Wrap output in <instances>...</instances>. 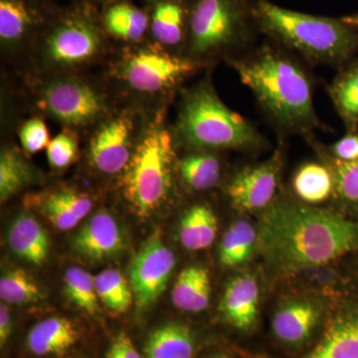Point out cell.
<instances>
[{"mask_svg": "<svg viewBox=\"0 0 358 358\" xmlns=\"http://www.w3.org/2000/svg\"><path fill=\"white\" fill-rule=\"evenodd\" d=\"M358 243V225L333 212L277 202L261 219L257 247L268 267L293 274L333 262Z\"/></svg>", "mask_w": 358, "mask_h": 358, "instance_id": "6da1fadb", "label": "cell"}, {"mask_svg": "<svg viewBox=\"0 0 358 358\" xmlns=\"http://www.w3.org/2000/svg\"><path fill=\"white\" fill-rule=\"evenodd\" d=\"M240 81L251 90L268 117L285 131L310 136L320 126L307 72L281 48L265 44L231 58Z\"/></svg>", "mask_w": 358, "mask_h": 358, "instance_id": "7a4b0ae2", "label": "cell"}, {"mask_svg": "<svg viewBox=\"0 0 358 358\" xmlns=\"http://www.w3.org/2000/svg\"><path fill=\"white\" fill-rule=\"evenodd\" d=\"M253 13L258 31L312 62L339 64L357 47V30L343 18L289 10L268 0H255Z\"/></svg>", "mask_w": 358, "mask_h": 358, "instance_id": "3957f363", "label": "cell"}, {"mask_svg": "<svg viewBox=\"0 0 358 358\" xmlns=\"http://www.w3.org/2000/svg\"><path fill=\"white\" fill-rule=\"evenodd\" d=\"M174 138L192 150H254L263 145L260 133L219 98L210 80L183 93Z\"/></svg>", "mask_w": 358, "mask_h": 358, "instance_id": "277c9868", "label": "cell"}, {"mask_svg": "<svg viewBox=\"0 0 358 358\" xmlns=\"http://www.w3.org/2000/svg\"><path fill=\"white\" fill-rule=\"evenodd\" d=\"M110 39L103 31L99 6L85 0L56 6L32 48L52 75L72 73L106 53Z\"/></svg>", "mask_w": 358, "mask_h": 358, "instance_id": "5b68a950", "label": "cell"}, {"mask_svg": "<svg viewBox=\"0 0 358 358\" xmlns=\"http://www.w3.org/2000/svg\"><path fill=\"white\" fill-rule=\"evenodd\" d=\"M164 119V112H159L143 128L133 157L119 176L122 199L140 218L162 208L173 192L176 138Z\"/></svg>", "mask_w": 358, "mask_h": 358, "instance_id": "8992f818", "label": "cell"}, {"mask_svg": "<svg viewBox=\"0 0 358 358\" xmlns=\"http://www.w3.org/2000/svg\"><path fill=\"white\" fill-rule=\"evenodd\" d=\"M254 0H194L185 53L196 64L244 50L258 28Z\"/></svg>", "mask_w": 358, "mask_h": 358, "instance_id": "52a82bcc", "label": "cell"}, {"mask_svg": "<svg viewBox=\"0 0 358 358\" xmlns=\"http://www.w3.org/2000/svg\"><path fill=\"white\" fill-rule=\"evenodd\" d=\"M35 103L47 117L75 131L96 127L112 114L103 90L73 73L52 75L40 84Z\"/></svg>", "mask_w": 358, "mask_h": 358, "instance_id": "ba28073f", "label": "cell"}, {"mask_svg": "<svg viewBox=\"0 0 358 358\" xmlns=\"http://www.w3.org/2000/svg\"><path fill=\"white\" fill-rule=\"evenodd\" d=\"M115 67L122 84L138 95H164L199 69L186 56L176 55L150 38L127 45Z\"/></svg>", "mask_w": 358, "mask_h": 358, "instance_id": "9c48e42d", "label": "cell"}, {"mask_svg": "<svg viewBox=\"0 0 358 358\" xmlns=\"http://www.w3.org/2000/svg\"><path fill=\"white\" fill-rule=\"evenodd\" d=\"M143 131L131 110L112 113L94 128L88 145L90 164L105 176H121L133 157Z\"/></svg>", "mask_w": 358, "mask_h": 358, "instance_id": "30bf717a", "label": "cell"}, {"mask_svg": "<svg viewBox=\"0 0 358 358\" xmlns=\"http://www.w3.org/2000/svg\"><path fill=\"white\" fill-rule=\"evenodd\" d=\"M176 255L155 230L136 252L129 267V282L138 312L157 303L169 284L176 268Z\"/></svg>", "mask_w": 358, "mask_h": 358, "instance_id": "8fae6325", "label": "cell"}, {"mask_svg": "<svg viewBox=\"0 0 358 358\" xmlns=\"http://www.w3.org/2000/svg\"><path fill=\"white\" fill-rule=\"evenodd\" d=\"M50 0H0V44L15 51L35 43L55 9Z\"/></svg>", "mask_w": 358, "mask_h": 358, "instance_id": "7c38bea8", "label": "cell"}, {"mask_svg": "<svg viewBox=\"0 0 358 358\" xmlns=\"http://www.w3.org/2000/svg\"><path fill=\"white\" fill-rule=\"evenodd\" d=\"M281 169L282 155L278 150L262 164L238 171L225 188L232 206L242 212L270 206L279 186Z\"/></svg>", "mask_w": 358, "mask_h": 358, "instance_id": "4fadbf2b", "label": "cell"}, {"mask_svg": "<svg viewBox=\"0 0 358 358\" xmlns=\"http://www.w3.org/2000/svg\"><path fill=\"white\" fill-rule=\"evenodd\" d=\"M194 0H143L150 39L167 50L185 53Z\"/></svg>", "mask_w": 358, "mask_h": 358, "instance_id": "5bb4252c", "label": "cell"}, {"mask_svg": "<svg viewBox=\"0 0 358 358\" xmlns=\"http://www.w3.org/2000/svg\"><path fill=\"white\" fill-rule=\"evenodd\" d=\"M72 247L82 258L102 262L121 254L127 238L121 225L109 211L94 213L73 236Z\"/></svg>", "mask_w": 358, "mask_h": 358, "instance_id": "9a60e30c", "label": "cell"}, {"mask_svg": "<svg viewBox=\"0 0 358 358\" xmlns=\"http://www.w3.org/2000/svg\"><path fill=\"white\" fill-rule=\"evenodd\" d=\"M26 208L37 212L59 230L76 227L93 208L89 194L73 187L31 193L24 199Z\"/></svg>", "mask_w": 358, "mask_h": 358, "instance_id": "2e32d148", "label": "cell"}, {"mask_svg": "<svg viewBox=\"0 0 358 358\" xmlns=\"http://www.w3.org/2000/svg\"><path fill=\"white\" fill-rule=\"evenodd\" d=\"M99 13L110 40L134 45L150 38L148 13L133 0H107L99 6Z\"/></svg>", "mask_w": 358, "mask_h": 358, "instance_id": "e0dca14e", "label": "cell"}, {"mask_svg": "<svg viewBox=\"0 0 358 358\" xmlns=\"http://www.w3.org/2000/svg\"><path fill=\"white\" fill-rule=\"evenodd\" d=\"M81 338L79 327L65 317H51L37 322L26 336L27 352L40 358L61 357Z\"/></svg>", "mask_w": 358, "mask_h": 358, "instance_id": "ac0fdd59", "label": "cell"}, {"mask_svg": "<svg viewBox=\"0 0 358 358\" xmlns=\"http://www.w3.org/2000/svg\"><path fill=\"white\" fill-rule=\"evenodd\" d=\"M260 292L255 277L243 274L231 280L224 291L220 312L231 326L248 331L259 313Z\"/></svg>", "mask_w": 358, "mask_h": 358, "instance_id": "d6986e66", "label": "cell"}, {"mask_svg": "<svg viewBox=\"0 0 358 358\" xmlns=\"http://www.w3.org/2000/svg\"><path fill=\"white\" fill-rule=\"evenodd\" d=\"M8 248L30 265H44L50 253L48 232L31 214L21 213L9 224L6 233Z\"/></svg>", "mask_w": 358, "mask_h": 358, "instance_id": "ffe728a7", "label": "cell"}, {"mask_svg": "<svg viewBox=\"0 0 358 358\" xmlns=\"http://www.w3.org/2000/svg\"><path fill=\"white\" fill-rule=\"evenodd\" d=\"M195 350L192 329L179 322H167L148 334L143 353L145 358H193Z\"/></svg>", "mask_w": 358, "mask_h": 358, "instance_id": "44dd1931", "label": "cell"}, {"mask_svg": "<svg viewBox=\"0 0 358 358\" xmlns=\"http://www.w3.org/2000/svg\"><path fill=\"white\" fill-rule=\"evenodd\" d=\"M319 310L308 301H291L282 306L273 319V331L282 343L296 345L312 336L319 322Z\"/></svg>", "mask_w": 358, "mask_h": 358, "instance_id": "7402d4cb", "label": "cell"}, {"mask_svg": "<svg viewBox=\"0 0 358 358\" xmlns=\"http://www.w3.org/2000/svg\"><path fill=\"white\" fill-rule=\"evenodd\" d=\"M210 294L208 270L202 266H189L181 271L174 282L171 299L183 312L200 313L208 307Z\"/></svg>", "mask_w": 358, "mask_h": 358, "instance_id": "603a6c76", "label": "cell"}, {"mask_svg": "<svg viewBox=\"0 0 358 358\" xmlns=\"http://www.w3.org/2000/svg\"><path fill=\"white\" fill-rule=\"evenodd\" d=\"M218 231V220L210 206L195 204L187 209L180 219L179 241L185 249L199 251L208 248Z\"/></svg>", "mask_w": 358, "mask_h": 358, "instance_id": "cb8c5ba5", "label": "cell"}, {"mask_svg": "<svg viewBox=\"0 0 358 358\" xmlns=\"http://www.w3.org/2000/svg\"><path fill=\"white\" fill-rule=\"evenodd\" d=\"M176 171L188 187L204 192L218 185L222 164L217 155L209 150H193L176 160Z\"/></svg>", "mask_w": 358, "mask_h": 358, "instance_id": "d4e9b609", "label": "cell"}, {"mask_svg": "<svg viewBox=\"0 0 358 358\" xmlns=\"http://www.w3.org/2000/svg\"><path fill=\"white\" fill-rule=\"evenodd\" d=\"M36 178L31 164L23 157L20 150L4 147L0 152V201L6 203L15 196Z\"/></svg>", "mask_w": 358, "mask_h": 358, "instance_id": "484cf974", "label": "cell"}, {"mask_svg": "<svg viewBox=\"0 0 358 358\" xmlns=\"http://www.w3.org/2000/svg\"><path fill=\"white\" fill-rule=\"evenodd\" d=\"M313 352L326 358H358V317L334 320Z\"/></svg>", "mask_w": 358, "mask_h": 358, "instance_id": "4316f807", "label": "cell"}, {"mask_svg": "<svg viewBox=\"0 0 358 358\" xmlns=\"http://www.w3.org/2000/svg\"><path fill=\"white\" fill-rule=\"evenodd\" d=\"M258 242V233L247 220H238L224 233L219 247V260L225 267L246 262Z\"/></svg>", "mask_w": 358, "mask_h": 358, "instance_id": "83f0119b", "label": "cell"}, {"mask_svg": "<svg viewBox=\"0 0 358 358\" xmlns=\"http://www.w3.org/2000/svg\"><path fill=\"white\" fill-rule=\"evenodd\" d=\"M0 298L7 305L27 306L43 300L45 293L29 273L9 268L2 271L0 277Z\"/></svg>", "mask_w": 358, "mask_h": 358, "instance_id": "f1b7e54d", "label": "cell"}, {"mask_svg": "<svg viewBox=\"0 0 358 358\" xmlns=\"http://www.w3.org/2000/svg\"><path fill=\"white\" fill-rule=\"evenodd\" d=\"M299 199L310 204L326 201L334 192L331 169L319 164H307L296 171L293 181Z\"/></svg>", "mask_w": 358, "mask_h": 358, "instance_id": "f546056e", "label": "cell"}, {"mask_svg": "<svg viewBox=\"0 0 358 358\" xmlns=\"http://www.w3.org/2000/svg\"><path fill=\"white\" fill-rule=\"evenodd\" d=\"M99 300L110 312L122 315L134 303L133 291L129 280L115 268H107L95 277Z\"/></svg>", "mask_w": 358, "mask_h": 358, "instance_id": "4dcf8cb0", "label": "cell"}, {"mask_svg": "<svg viewBox=\"0 0 358 358\" xmlns=\"http://www.w3.org/2000/svg\"><path fill=\"white\" fill-rule=\"evenodd\" d=\"M63 282L66 294L76 307L92 317L100 313L95 277L84 268L72 267L66 270Z\"/></svg>", "mask_w": 358, "mask_h": 358, "instance_id": "1f68e13d", "label": "cell"}, {"mask_svg": "<svg viewBox=\"0 0 358 358\" xmlns=\"http://www.w3.org/2000/svg\"><path fill=\"white\" fill-rule=\"evenodd\" d=\"M329 95L346 124H358V65L341 75L329 87Z\"/></svg>", "mask_w": 358, "mask_h": 358, "instance_id": "d6a6232c", "label": "cell"}, {"mask_svg": "<svg viewBox=\"0 0 358 358\" xmlns=\"http://www.w3.org/2000/svg\"><path fill=\"white\" fill-rule=\"evenodd\" d=\"M76 131L64 129L55 138H52L46 148L49 166L53 169H67L76 162L79 155Z\"/></svg>", "mask_w": 358, "mask_h": 358, "instance_id": "836d02e7", "label": "cell"}, {"mask_svg": "<svg viewBox=\"0 0 358 358\" xmlns=\"http://www.w3.org/2000/svg\"><path fill=\"white\" fill-rule=\"evenodd\" d=\"M334 192L339 199L358 204V159L341 162L334 159L333 169Z\"/></svg>", "mask_w": 358, "mask_h": 358, "instance_id": "e575fe53", "label": "cell"}, {"mask_svg": "<svg viewBox=\"0 0 358 358\" xmlns=\"http://www.w3.org/2000/svg\"><path fill=\"white\" fill-rule=\"evenodd\" d=\"M21 147L26 154L34 155L46 150L50 143V134L43 120L33 117L21 126L20 131Z\"/></svg>", "mask_w": 358, "mask_h": 358, "instance_id": "d590c367", "label": "cell"}, {"mask_svg": "<svg viewBox=\"0 0 358 358\" xmlns=\"http://www.w3.org/2000/svg\"><path fill=\"white\" fill-rule=\"evenodd\" d=\"M105 358H145L136 348L126 331H120L110 341Z\"/></svg>", "mask_w": 358, "mask_h": 358, "instance_id": "8d00e7d4", "label": "cell"}, {"mask_svg": "<svg viewBox=\"0 0 358 358\" xmlns=\"http://www.w3.org/2000/svg\"><path fill=\"white\" fill-rule=\"evenodd\" d=\"M336 159L341 162H353L358 159V136L350 134L341 138L331 148Z\"/></svg>", "mask_w": 358, "mask_h": 358, "instance_id": "74e56055", "label": "cell"}, {"mask_svg": "<svg viewBox=\"0 0 358 358\" xmlns=\"http://www.w3.org/2000/svg\"><path fill=\"white\" fill-rule=\"evenodd\" d=\"M14 329L13 317L7 303L2 301L0 305V348H6L13 336Z\"/></svg>", "mask_w": 358, "mask_h": 358, "instance_id": "f35d334b", "label": "cell"}, {"mask_svg": "<svg viewBox=\"0 0 358 358\" xmlns=\"http://www.w3.org/2000/svg\"><path fill=\"white\" fill-rule=\"evenodd\" d=\"M350 26H352L357 31H358V14L355 15L348 16V17L343 18Z\"/></svg>", "mask_w": 358, "mask_h": 358, "instance_id": "ab89813d", "label": "cell"}, {"mask_svg": "<svg viewBox=\"0 0 358 358\" xmlns=\"http://www.w3.org/2000/svg\"><path fill=\"white\" fill-rule=\"evenodd\" d=\"M301 358H326V357H322V355H317V352H313L312 353H310V355H307V357H303Z\"/></svg>", "mask_w": 358, "mask_h": 358, "instance_id": "60d3db41", "label": "cell"}, {"mask_svg": "<svg viewBox=\"0 0 358 358\" xmlns=\"http://www.w3.org/2000/svg\"><path fill=\"white\" fill-rule=\"evenodd\" d=\"M85 1L91 2V3L96 4V6H99L103 3V2L107 1V0H85Z\"/></svg>", "mask_w": 358, "mask_h": 358, "instance_id": "b9f144b4", "label": "cell"}, {"mask_svg": "<svg viewBox=\"0 0 358 358\" xmlns=\"http://www.w3.org/2000/svg\"><path fill=\"white\" fill-rule=\"evenodd\" d=\"M211 358H231L228 357V355H214V357H212Z\"/></svg>", "mask_w": 358, "mask_h": 358, "instance_id": "7bdbcfd3", "label": "cell"}, {"mask_svg": "<svg viewBox=\"0 0 358 358\" xmlns=\"http://www.w3.org/2000/svg\"><path fill=\"white\" fill-rule=\"evenodd\" d=\"M50 1H56V0H50Z\"/></svg>", "mask_w": 358, "mask_h": 358, "instance_id": "ee69618b", "label": "cell"}]
</instances>
